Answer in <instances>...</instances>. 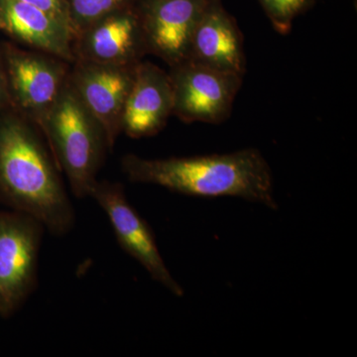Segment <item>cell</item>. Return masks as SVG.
Listing matches in <instances>:
<instances>
[{"instance_id":"cell-1","label":"cell","mask_w":357,"mask_h":357,"mask_svg":"<svg viewBox=\"0 0 357 357\" xmlns=\"http://www.w3.org/2000/svg\"><path fill=\"white\" fill-rule=\"evenodd\" d=\"M34 126L13 107L0 114V197L62 236L74 227V208Z\"/></svg>"},{"instance_id":"cell-2","label":"cell","mask_w":357,"mask_h":357,"mask_svg":"<svg viewBox=\"0 0 357 357\" xmlns=\"http://www.w3.org/2000/svg\"><path fill=\"white\" fill-rule=\"evenodd\" d=\"M121 168L129 181L198 197H234L277 210L271 168L261 152L246 148L227 154L145 159L128 154Z\"/></svg>"},{"instance_id":"cell-3","label":"cell","mask_w":357,"mask_h":357,"mask_svg":"<svg viewBox=\"0 0 357 357\" xmlns=\"http://www.w3.org/2000/svg\"><path fill=\"white\" fill-rule=\"evenodd\" d=\"M38 128L48 140L52 155L67 176L75 196L89 197L109 148L102 126L68 81Z\"/></svg>"},{"instance_id":"cell-4","label":"cell","mask_w":357,"mask_h":357,"mask_svg":"<svg viewBox=\"0 0 357 357\" xmlns=\"http://www.w3.org/2000/svg\"><path fill=\"white\" fill-rule=\"evenodd\" d=\"M13 109L39 126L67 84L70 63L40 51L0 43Z\"/></svg>"},{"instance_id":"cell-5","label":"cell","mask_w":357,"mask_h":357,"mask_svg":"<svg viewBox=\"0 0 357 357\" xmlns=\"http://www.w3.org/2000/svg\"><path fill=\"white\" fill-rule=\"evenodd\" d=\"M43 225L14 211L0 213V316L13 314L36 280Z\"/></svg>"},{"instance_id":"cell-6","label":"cell","mask_w":357,"mask_h":357,"mask_svg":"<svg viewBox=\"0 0 357 357\" xmlns=\"http://www.w3.org/2000/svg\"><path fill=\"white\" fill-rule=\"evenodd\" d=\"M173 115L185 123L220 124L229 119L243 77L191 62L170 67Z\"/></svg>"},{"instance_id":"cell-7","label":"cell","mask_w":357,"mask_h":357,"mask_svg":"<svg viewBox=\"0 0 357 357\" xmlns=\"http://www.w3.org/2000/svg\"><path fill=\"white\" fill-rule=\"evenodd\" d=\"M89 197L109 218L122 249L140 263L154 281L177 297H182L184 289L169 271L151 227L129 204L122 185L98 181Z\"/></svg>"},{"instance_id":"cell-8","label":"cell","mask_w":357,"mask_h":357,"mask_svg":"<svg viewBox=\"0 0 357 357\" xmlns=\"http://www.w3.org/2000/svg\"><path fill=\"white\" fill-rule=\"evenodd\" d=\"M70 65L68 83L102 126L109 150L114 149L137 65L103 64L79 59Z\"/></svg>"},{"instance_id":"cell-9","label":"cell","mask_w":357,"mask_h":357,"mask_svg":"<svg viewBox=\"0 0 357 357\" xmlns=\"http://www.w3.org/2000/svg\"><path fill=\"white\" fill-rule=\"evenodd\" d=\"M211 0H139L137 4L148 54L169 67L187 61L195 27Z\"/></svg>"},{"instance_id":"cell-10","label":"cell","mask_w":357,"mask_h":357,"mask_svg":"<svg viewBox=\"0 0 357 357\" xmlns=\"http://www.w3.org/2000/svg\"><path fill=\"white\" fill-rule=\"evenodd\" d=\"M73 49L75 60L137 65L148 54L137 6L110 14L89 26L74 37Z\"/></svg>"},{"instance_id":"cell-11","label":"cell","mask_w":357,"mask_h":357,"mask_svg":"<svg viewBox=\"0 0 357 357\" xmlns=\"http://www.w3.org/2000/svg\"><path fill=\"white\" fill-rule=\"evenodd\" d=\"M185 62L244 77L246 57L243 35L222 0H211L199 18Z\"/></svg>"},{"instance_id":"cell-12","label":"cell","mask_w":357,"mask_h":357,"mask_svg":"<svg viewBox=\"0 0 357 357\" xmlns=\"http://www.w3.org/2000/svg\"><path fill=\"white\" fill-rule=\"evenodd\" d=\"M173 89L168 73L141 61L121 121V132L139 139L156 135L173 115Z\"/></svg>"},{"instance_id":"cell-13","label":"cell","mask_w":357,"mask_h":357,"mask_svg":"<svg viewBox=\"0 0 357 357\" xmlns=\"http://www.w3.org/2000/svg\"><path fill=\"white\" fill-rule=\"evenodd\" d=\"M0 31L70 64L75 61L70 25L31 4L20 0H0Z\"/></svg>"},{"instance_id":"cell-14","label":"cell","mask_w":357,"mask_h":357,"mask_svg":"<svg viewBox=\"0 0 357 357\" xmlns=\"http://www.w3.org/2000/svg\"><path fill=\"white\" fill-rule=\"evenodd\" d=\"M73 37L110 14L137 6L139 0H64Z\"/></svg>"},{"instance_id":"cell-15","label":"cell","mask_w":357,"mask_h":357,"mask_svg":"<svg viewBox=\"0 0 357 357\" xmlns=\"http://www.w3.org/2000/svg\"><path fill=\"white\" fill-rule=\"evenodd\" d=\"M277 32L287 35L292 30L294 21L306 13L316 0H257Z\"/></svg>"},{"instance_id":"cell-16","label":"cell","mask_w":357,"mask_h":357,"mask_svg":"<svg viewBox=\"0 0 357 357\" xmlns=\"http://www.w3.org/2000/svg\"><path fill=\"white\" fill-rule=\"evenodd\" d=\"M20 1L38 7L42 10L56 16L59 20L65 21L66 23L70 25L67 7H66L64 0H20Z\"/></svg>"},{"instance_id":"cell-17","label":"cell","mask_w":357,"mask_h":357,"mask_svg":"<svg viewBox=\"0 0 357 357\" xmlns=\"http://www.w3.org/2000/svg\"><path fill=\"white\" fill-rule=\"evenodd\" d=\"M9 107H11L10 98H9L8 89H7L6 70H4L1 48H0V114Z\"/></svg>"}]
</instances>
